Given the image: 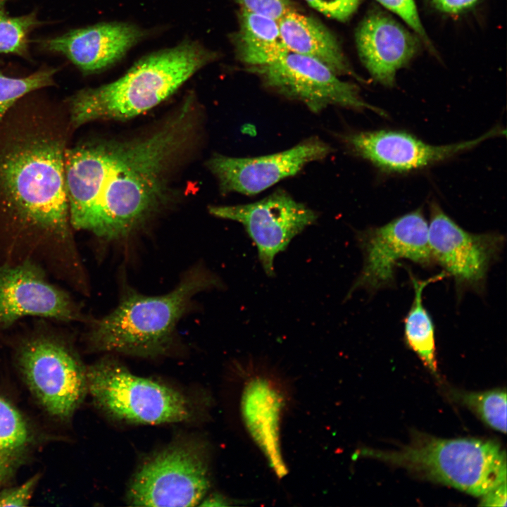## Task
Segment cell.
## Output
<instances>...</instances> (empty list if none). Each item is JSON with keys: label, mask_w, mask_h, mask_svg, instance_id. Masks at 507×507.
<instances>
[{"label": "cell", "mask_w": 507, "mask_h": 507, "mask_svg": "<svg viewBox=\"0 0 507 507\" xmlns=\"http://www.w3.org/2000/svg\"><path fill=\"white\" fill-rule=\"evenodd\" d=\"M249 69L265 86L302 102L315 113L330 106L382 113L361 98L356 85L342 80L325 65L308 56L287 51L274 62Z\"/></svg>", "instance_id": "11"}, {"label": "cell", "mask_w": 507, "mask_h": 507, "mask_svg": "<svg viewBox=\"0 0 507 507\" xmlns=\"http://www.w3.org/2000/svg\"><path fill=\"white\" fill-rule=\"evenodd\" d=\"M428 239L434 261L453 277L457 287L474 289L484 284L504 240L496 232L474 234L463 230L435 202L430 207Z\"/></svg>", "instance_id": "14"}, {"label": "cell", "mask_w": 507, "mask_h": 507, "mask_svg": "<svg viewBox=\"0 0 507 507\" xmlns=\"http://www.w3.org/2000/svg\"><path fill=\"white\" fill-rule=\"evenodd\" d=\"M5 0H0V4H4Z\"/></svg>", "instance_id": "32"}, {"label": "cell", "mask_w": 507, "mask_h": 507, "mask_svg": "<svg viewBox=\"0 0 507 507\" xmlns=\"http://www.w3.org/2000/svg\"><path fill=\"white\" fill-rule=\"evenodd\" d=\"M414 289V299L404 320V338L407 345L418 356L432 372L437 369L434 327L423 303V292L433 282L442 280L447 274L442 273L425 280H420L410 273Z\"/></svg>", "instance_id": "21"}, {"label": "cell", "mask_w": 507, "mask_h": 507, "mask_svg": "<svg viewBox=\"0 0 507 507\" xmlns=\"http://www.w3.org/2000/svg\"><path fill=\"white\" fill-rule=\"evenodd\" d=\"M30 443L27 424L20 413L0 397V487L15 473Z\"/></svg>", "instance_id": "22"}, {"label": "cell", "mask_w": 507, "mask_h": 507, "mask_svg": "<svg viewBox=\"0 0 507 507\" xmlns=\"http://www.w3.org/2000/svg\"><path fill=\"white\" fill-rule=\"evenodd\" d=\"M242 11L265 15L279 20L293 10L289 0H237Z\"/></svg>", "instance_id": "28"}, {"label": "cell", "mask_w": 507, "mask_h": 507, "mask_svg": "<svg viewBox=\"0 0 507 507\" xmlns=\"http://www.w3.org/2000/svg\"><path fill=\"white\" fill-rule=\"evenodd\" d=\"M215 52L187 40L142 58L121 77L77 91L66 101L72 128L97 120H125L158 105L196 71L213 61Z\"/></svg>", "instance_id": "3"}, {"label": "cell", "mask_w": 507, "mask_h": 507, "mask_svg": "<svg viewBox=\"0 0 507 507\" xmlns=\"http://www.w3.org/2000/svg\"><path fill=\"white\" fill-rule=\"evenodd\" d=\"M363 452L475 496L506 482V452L491 441L426 437L399 450Z\"/></svg>", "instance_id": "5"}, {"label": "cell", "mask_w": 507, "mask_h": 507, "mask_svg": "<svg viewBox=\"0 0 507 507\" xmlns=\"http://www.w3.org/2000/svg\"><path fill=\"white\" fill-rule=\"evenodd\" d=\"M332 148L313 137L289 149L263 156L234 158L215 155L207 163L219 182L221 192L256 194L287 177L304 165L325 158Z\"/></svg>", "instance_id": "15"}, {"label": "cell", "mask_w": 507, "mask_h": 507, "mask_svg": "<svg viewBox=\"0 0 507 507\" xmlns=\"http://www.w3.org/2000/svg\"><path fill=\"white\" fill-rule=\"evenodd\" d=\"M237 50L249 67L269 64L289 51L280 37L278 20L242 11Z\"/></svg>", "instance_id": "20"}, {"label": "cell", "mask_w": 507, "mask_h": 507, "mask_svg": "<svg viewBox=\"0 0 507 507\" xmlns=\"http://www.w3.org/2000/svg\"><path fill=\"white\" fill-rule=\"evenodd\" d=\"M3 5L0 4V53L27 57L29 34L41 22L34 13L10 16Z\"/></svg>", "instance_id": "24"}, {"label": "cell", "mask_w": 507, "mask_h": 507, "mask_svg": "<svg viewBox=\"0 0 507 507\" xmlns=\"http://www.w3.org/2000/svg\"><path fill=\"white\" fill-rule=\"evenodd\" d=\"M242 377L239 410L242 426L277 477L287 475L280 443L289 389L280 375L258 361L239 365Z\"/></svg>", "instance_id": "9"}, {"label": "cell", "mask_w": 507, "mask_h": 507, "mask_svg": "<svg viewBox=\"0 0 507 507\" xmlns=\"http://www.w3.org/2000/svg\"><path fill=\"white\" fill-rule=\"evenodd\" d=\"M87 391L108 416L122 421L158 425L191 420L190 399L164 384L137 376L124 366L105 359L86 368Z\"/></svg>", "instance_id": "6"}, {"label": "cell", "mask_w": 507, "mask_h": 507, "mask_svg": "<svg viewBox=\"0 0 507 507\" xmlns=\"http://www.w3.org/2000/svg\"><path fill=\"white\" fill-rule=\"evenodd\" d=\"M16 362L29 389L51 415L65 420L87 391L86 367L61 333L37 327L16 350Z\"/></svg>", "instance_id": "7"}, {"label": "cell", "mask_w": 507, "mask_h": 507, "mask_svg": "<svg viewBox=\"0 0 507 507\" xmlns=\"http://www.w3.org/2000/svg\"><path fill=\"white\" fill-rule=\"evenodd\" d=\"M463 401L477 413L492 428L506 432V392L494 389L482 392L468 393Z\"/></svg>", "instance_id": "25"}, {"label": "cell", "mask_w": 507, "mask_h": 507, "mask_svg": "<svg viewBox=\"0 0 507 507\" xmlns=\"http://www.w3.org/2000/svg\"><path fill=\"white\" fill-rule=\"evenodd\" d=\"M66 114L18 101L0 120V264L32 261L81 288L64 180Z\"/></svg>", "instance_id": "1"}, {"label": "cell", "mask_w": 507, "mask_h": 507, "mask_svg": "<svg viewBox=\"0 0 507 507\" xmlns=\"http://www.w3.org/2000/svg\"><path fill=\"white\" fill-rule=\"evenodd\" d=\"M435 6L446 13H457L464 11L478 0H432Z\"/></svg>", "instance_id": "31"}, {"label": "cell", "mask_w": 507, "mask_h": 507, "mask_svg": "<svg viewBox=\"0 0 507 507\" xmlns=\"http://www.w3.org/2000/svg\"><path fill=\"white\" fill-rule=\"evenodd\" d=\"M482 497L480 506H506V482L499 484Z\"/></svg>", "instance_id": "30"}, {"label": "cell", "mask_w": 507, "mask_h": 507, "mask_svg": "<svg viewBox=\"0 0 507 507\" xmlns=\"http://www.w3.org/2000/svg\"><path fill=\"white\" fill-rule=\"evenodd\" d=\"M211 486L203 446L181 442L147 458L133 476L127 500L136 506H196Z\"/></svg>", "instance_id": "8"}, {"label": "cell", "mask_w": 507, "mask_h": 507, "mask_svg": "<svg viewBox=\"0 0 507 507\" xmlns=\"http://www.w3.org/2000/svg\"><path fill=\"white\" fill-rule=\"evenodd\" d=\"M209 212L242 224L256 246L259 261L270 277L275 275L276 255L318 217L314 211L281 189L251 204L211 206Z\"/></svg>", "instance_id": "12"}, {"label": "cell", "mask_w": 507, "mask_h": 507, "mask_svg": "<svg viewBox=\"0 0 507 507\" xmlns=\"http://www.w3.org/2000/svg\"><path fill=\"white\" fill-rule=\"evenodd\" d=\"M357 238L363 254V265L348 296L358 289L375 291L393 283L395 267L401 259L426 266L434 261L428 223L420 208L382 226L361 232Z\"/></svg>", "instance_id": "10"}, {"label": "cell", "mask_w": 507, "mask_h": 507, "mask_svg": "<svg viewBox=\"0 0 507 507\" xmlns=\"http://www.w3.org/2000/svg\"><path fill=\"white\" fill-rule=\"evenodd\" d=\"M359 56L371 76L380 84L392 86L397 71L418 49L416 37L381 11L369 14L356 35Z\"/></svg>", "instance_id": "18"}, {"label": "cell", "mask_w": 507, "mask_h": 507, "mask_svg": "<svg viewBox=\"0 0 507 507\" xmlns=\"http://www.w3.org/2000/svg\"><path fill=\"white\" fill-rule=\"evenodd\" d=\"M220 284L213 273L196 268L166 294L148 296L129 292L114 311L93 323L87 343L96 351L163 354L172 344L177 323L192 297Z\"/></svg>", "instance_id": "4"}, {"label": "cell", "mask_w": 507, "mask_h": 507, "mask_svg": "<svg viewBox=\"0 0 507 507\" xmlns=\"http://www.w3.org/2000/svg\"><path fill=\"white\" fill-rule=\"evenodd\" d=\"M503 132L496 127L476 139L439 146L427 144L406 132L388 130L349 134L345 142L356 154L380 169L405 173L448 159Z\"/></svg>", "instance_id": "16"}, {"label": "cell", "mask_w": 507, "mask_h": 507, "mask_svg": "<svg viewBox=\"0 0 507 507\" xmlns=\"http://www.w3.org/2000/svg\"><path fill=\"white\" fill-rule=\"evenodd\" d=\"M192 101L148 135L67 147L64 180L73 229L124 237L156 214L169 173L192 135Z\"/></svg>", "instance_id": "2"}, {"label": "cell", "mask_w": 507, "mask_h": 507, "mask_svg": "<svg viewBox=\"0 0 507 507\" xmlns=\"http://www.w3.org/2000/svg\"><path fill=\"white\" fill-rule=\"evenodd\" d=\"M384 7L399 16L426 44L430 41L422 25L414 0H376Z\"/></svg>", "instance_id": "26"}, {"label": "cell", "mask_w": 507, "mask_h": 507, "mask_svg": "<svg viewBox=\"0 0 507 507\" xmlns=\"http://www.w3.org/2000/svg\"><path fill=\"white\" fill-rule=\"evenodd\" d=\"M278 23L281 39L289 51L314 58L337 75H354L336 38L320 22L292 10Z\"/></svg>", "instance_id": "19"}, {"label": "cell", "mask_w": 507, "mask_h": 507, "mask_svg": "<svg viewBox=\"0 0 507 507\" xmlns=\"http://www.w3.org/2000/svg\"><path fill=\"white\" fill-rule=\"evenodd\" d=\"M39 480L35 475L22 484L0 491V506H26Z\"/></svg>", "instance_id": "29"}, {"label": "cell", "mask_w": 507, "mask_h": 507, "mask_svg": "<svg viewBox=\"0 0 507 507\" xmlns=\"http://www.w3.org/2000/svg\"><path fill=\"white\" fill-rule=\"evenodd\" d=\"M56 72V68H43L22 77H9L0 72V120L26 95L54 85Z\"/></svg>", "instance_id": "23"}, {"label": "cell", "mask_w": 507, "mask_h": 507, "mask_svg": "<svg viewBox=\"0 0 507 507\" xmlns=\"http://www.w3.org/2000/svg\"><path fill=\"white\" fill-rule=\"evenodd\" d=\"M310 6L324 15L346 21L358 10L362 0H305Z\"/></svg>", "instance_id": "27"}, {"label": "cell", "mask_w": 507, "mask_h": 507, "mask_svg": "<svg viewBox=\"0 0 507 507\" xmlns=\"http://www.w3.org/2000/svg\"><path fill=\"white\" fill-rule=\"evenodd\" d=\"M146 34L134 24L101 23L72 30L39 44L43 49L65 56L83 74L90 75L120 61Z\"/></svg>", "instance_id": "17"}, {"label": "cell", "mask_w": 507, "mask_h": 507, "mask_svg": "<svg viewBox=\"0 0 507 507\" xmlns=\"http://www.w3.org/2000/svg\"><path fill=\"white\" fill-rule=\"evenodd\" d=\"M28 316L61 322L82 318L70 295L51 283L47 272L38 263L0 264V332Z\"/></svg>", "instance_id": "13"}]
</instances>
